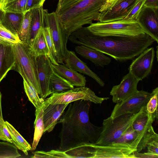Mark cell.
<instances>
[{"label": "cell", "mask_w": 158, "mask_h": 158, "mask_svg": "<svg viewBox=\"0 0 158 158\" xmlns=\"http://www.w3.org/2000/svg\"><path fill=\"white\" fill-rule=\"evenodd\" d=\"M72 43L99 51L121 62L133 60L155 41L146 34L137 36L98 35L81 27L68 38Z\"/></svg>", "instance_id": "obj_1"}, {"label": "cell", "mask_w": 158, "mask_h": 158, "mask_svg": "<svg viewBox=\"0 0 158 158\" xmlns=\"http://www.w3.org/2000/svg\"><path fill=\"white\" fill-rule=\"evenodd\" d=\"M90 102L81 99L69 103L58 120L57 123L62 125L59 136L60 150L65 151L83 144L96 142L102 127L95 126L90 122Z\"/></svg>", "instance_id": "obj_2"}, {"label": "cell", "mask_w": 158, "mask_h": 158, "mask_svg": "<svg viewBox=\"0 0 158 158\" xmlns=\"http://www.w3.org/2000/svg\"><path fill=\"white\" fill-rule=\"evenodd\" d=\"M106 0H59L55 12L69 36L93 21H98Z\"/></svg>", "instance_id": "obj_3"}, {"label": "cell", "mask_w": 158, "mask_h": 158, "mask_svg": "<svg viewBox=\"0 0 158 158\" xmlns=\"http://www.w3.org/2000/svg\"><path fill=\"white\" fill-rule=\"evenodd\" d=\"M13 47L15 62L12 70L17 71L21 76H26L40 96L36 57L28 44L19 43L13 45Z\"/></svg>", "instance_id": "obj_4"}, {"label": "cell", "mask_w": 158, "mask_h": 158, "mask_svg": "<svg viewBox=\"0 0 158 158\" xmlns=\"http://www.w3.org/2000/svg\"><path fill=\"white\" fill-rule=\"evenodd\" d=\"M140 112L123 114L114 117L110 116L104 120L102 132L95 144L107 146L111 144L132 125Z\"/></svg>", "instance_id": "obj_5"}, {"label": "cell", "mask_w": 158, "mask_h": 158, "mask_svg": "<svg viewBox=\"0 0 158 158\" xmlns=\"http://www.w3.org/2000/svg\"><path fill=\"white\" fill-rule=\"evenodd\" d=\"M93 34L98 35L137 36L146 34L136 22L115 21L92 23L87 27Z\"/></svg>", "instance_id": "obj_6"}, {"label": "cell", "mask_w": 158, "mask_h": 158, "mask_svg": "<svg viewBox=\"0 0 158 158\" xmlns=\"http://www.w3.org/2000/svg\"><path fill=\"white\" fill-rule=\"evenodd\" d=\"M46 17L56 52L57 62L63 64L67 55V44L69 36L55 12L49 13L47 10Z\"/></svg>", "instance_id": "obj_7"}, {"label": "cell", "mask_w": 158, "mask_h": 158, "mask_svg": "<svg viewBox=\"0 0 158 158\" xmlns=\"http://www.w3.org/2000/svg\"><path fill=\"white\" fill-rule=\"evenodd\" d=\"M108 97H100L89 88L80 87L69 90L64 93L51 94L50 97L46 99L45 103L57 104H67L79 100H84L95 104H101Z\"/></svg>", "instance_id": "obj_8"}, {"label": "cell", "mask_w": 158, "mask_h": 158, "mask_svg": "<svg viewBox=\"0 0 158 158\" xmlns=\"http://www.w3.org/2000/svg\"><path fill=\"white\" fill-rule=\"evenodd\" d=\"M146 106L142 107L132 125L133 128L139 135V142L137 148V152H138L145 149L148 142L158 135L152 126L155 119L152 114L147 111Z\"/></svg>", "instance_id": "obj_9"}, {"label": "cell", "mask_w": 158, "mask_h": 158, "mask_svg": "<svg viewBox=\"0 0 158 158\" xmlns=\"http://www.w3.org/2000/svg\"><path fill=\"white\" fill-rule=\"evenodd\" d=\"M152 94V92L150 93L143 90H138L126 100L116 103L110 116L114 117L127 113H138L143 107L146 105Z\"/></svg>", "instance_id": "obj_10"}, {"label": "cell", "mask_w": 158, "mask_h": 158, "mask_svg": "<svg viewBox=\"0 0 158 158\" xmlns=\"http://www.w3.org/2000/svg\"><path fill=\"white\" fill-rule=\"evenodd\" d=\"M153 47L148 48L133 60L128 68L129 72L139 81L151 73L155 57Z\"/></svg>", "instance_id": "obj_11"}, {"label": "cell", "mask_w": 158, "mask_h": 158, "mask_svg": "<svg viewBox=\"0 0 158 158\" xmlns=\"http://www.w3.org/2000/svg\"><path fill=\"white\" fill-rule=\"evenodd\" d=\"M136 22L145 33L158 43V7H148L144 5Z\"/></svg>", "instance_id": "obj_12"}, {"label": "cell", "mask_w": 158, "mask_h": 158, "mask_svg": "<svg viewBox=\"0 0 158 158\" xmlns=\"http://www.w3.org/2000/svg\"><path fill=\"white\" fill-rule=\"evenodd\" d=\"M36 65L41 98L44 99L52 94L50 85V79L54 70L52 63L47 55L36 57Z\"/></svg>", "instance_id": "obj_13"}, {"label": "cell", "mask_w": 158, "mask_h": 158, "mask_svg": "<svg viewBox=\"0 0 158 158\" xmlns=\"http://www.w3.org/2000/svg\"><path fill=\"white\" fill-rule=\"evenodd\" d=\"M139 81L130 72L125 75L120 84L114 86L110 92L113 102L116 103L122 102L136 93Z\"/></svg>", "instance_id": "obj_14"}, {"label": "cell", "mask_w": 158, "mask_h": 158, "mask_svg": "<svg viewBox=\"0 0 158 158\" xmlns=\"http://www.w3.org/2000/svg\"><path fill=\"white\" fill-rule=\"evenodd\" d=\"M95 148L94 158H135V150L127 145L121 143H112L107 146L93 144Z\"/></svg>", "instance_id": "obj_15"}, {"label": "cell", "mask_w": 158, "mask_h": 158, "mask_svg": "<svg viewBox=\"0 0 158 158\" xmlns=\"http://www.w3.org/2000/svg\"><path fill=\"white\" fill-rule=\"evenodd\" d=\"M137 0H121L109 10L101 12L98 21L112 22L121 20L131 10Z\"/></svg>", "instance_id": "obj_16"}, {"label": "cell", "mask_w": 158, "mask_h": 158, "mask_svg": "<svg viewBox=\"0 0 158 158\" xmlns=\"http://www.w3.org/2000/svg\"><path fill=\"white\" fill-rule=\"evenodd\" d=\"M69 104H52L43 102L41 107L43 110L44 132H49L53 130Z\"/></svg>", "instance_id": "obj_17"}, {"label": "cell", "mask_w": 158, "mask_h": 158, "mask_svg": "<svg viewBox=\"0 0 158 158\" xmlns=\"http://www.w3.org/2000/svg\"><path fill=\"white\" fill-rule=\"evenodd\" d=\"M64 62L68 68L89 76L95 80L102 87L104 86L103 81L89 68L85 63L77 57L74 51L68 50Z\"/></svg>", "instance_id": "obj_18"}, {"label": "cell", "mask_w": 158, "mask_h": 158, "mask_svg": "<svg viewBox=\"0 0 158 158\" xmlns=\"http://www.w3.org/2000/svg\"><path fill=\"white\" fill-rule=\"evenodd\" d=\"M15 62L13 45L0 43V82L8 72L12 70Z\"/></svg>", "instance_id": "obj_19"}, {"label": "cell", "mask_w": 158, "mask_h": 158, "mask_svg": "<svg viewBox=\"0 0 158 158\" xmlns=\"http://www.w3.org/2000/svg\"><path fill=\"white\" fill-rule=\"evenodd\" d=\"M76 52L85 59L94 63L96 66L103 67L109 64L111 59L102 52L94 49L81 45L75 47Z\"/></svg>", "instance_id": "obj_20"}, {"label": "cell", "mask_w": 158, "mask_h": 158, "mask_svg": "<svg viewBox=\"0 0 158 158\" xmlns=\"http://www.w3.org/2000/svg\"><path fill=\"white\" fill-rule=\"evenodd\" d=\"M24 14L5 12L0 9V23L14 34L18 35Z\"/></svg>", "instance_id": "obj_21"}, {"label": "cell", "mask_w": 158, "mask_h": 158, "mask_svg": "<svg viewBox=\"0 0 158 158\" xmlns=\"http://www.w3.org/2000/svg\"><path fill=\"white\" fill-rule=\"evenodd\" d=\"M52 66L55 72L73 86H85L86 82L85 77L77 72L68 68L64 64L56 65L52 64Z\"/></svg>", "instance_id": "obj_22"}, {"label": "cell", "mask_w": 158, "mask_h": 158, "mask_svg": "<svg viewBox=\"0 0 158 158\" xmlns=\"http://www.w3.org/2000/svg\"><path fill=\"white\" fill-rule=\"evenodd\" d=\"M43 6L31 10V22L29 45L31 47L34 40L42 27L43 18Z\"/></svg>", "instance_id": "obj_23"}, {"label": "cell", "mask_w": 158, "mask_h": 158, "mask_svg": "<svg viewBox=\"0 0 158 158\" xmlns=\"http://www.w3.org/2000/svg\"><path fill=\"white\" fill-rule=\"evenodd\" d=\"M50 82L52 94L64 93L74 88L73 86L54 70Z\"/></svg>", "instance_id": "obj_24"}, {"label": "cell", "mask_w": 158, "mask_h": 158, "mask_svg": "<svg viewBox=\"0 0 158 158\" xmlns=\"http://www.w3.org/2000/svg\"><path fill=\"white\" fill-rule=\"evenodd\" d=\"M95 148L93 144H83L64 151L70 158H94Z\"/></svg>", "instance_id": "obj_25"}, {"label": "cell", "mask_w": 158, "mask_h": 158, "mask_svg": "<svg viewBox=\"0 0 158 158\" xmlns=\"http://www.w3.org/2000/svg\"><path fill=\"white\" fill-rule=\"evenodd\" d=\"M139 142V135L137 132L134 129L131 125L112 144L121 143L126 144L137 151Z\"/></svg>", "instance_id": "obj_26"}, {"label": "cell", "mask_w": 158, "mask_h": 158, "mask_svg": "<svg viewBox=\"0 0 158 158\" xmlns=\"http://www.w3.org/2000/svg\"><path fill=\"white\" fill-rule=\"evenodd\" d=\"M5 123L11 135L13 144L18 149L27 155L28 151L32 150V147L30 144L11 124L7 121H5Z\"/></svg>", "instance_id": "obj_27"}, {"label": "cell", "mask_w": 158, "mask_h": 158, "mask_svg": "<svg viewBox=\"0 0 158 158\" xmlns=\"http://www.w3.org/2000/svg\"><path fill=\"white\" fill-rule=\"evenodd\" d=\"M30 47L36 57L42 55L49 57V52L42 25Z\"/></svg>", "instance_id": "obj_28"}, {"label": "cell", "mask_w": 158, "mask_h": 158, "mask_svg": "<svg viewBox=\"0 0 158 158\" xmlns=\"http://www.w3.org/2000/svg\"><path fill=\"white\" fill-rule=\"evenodd\" d=\"M43 112L42 107L35 110V118L34 123L35 131L31 147L32 150H34L36 149L44 133V127L43 120Z\"/></svg>", "instance_id": "obj_29"}, {"label": "cell", "mask_w": 158, "mask_h": 158, "mask_svg": "<svg viewBox=\"0 0 158 158\" xmlns=\"http://www.w3.org/2000/svg\"><path fill=\"white\" fill-rule=\"evenodd\" d=\"M23 79L24 91L29 101L33 104L36 109L40 108L44 99L40 98L36 90L31 83L27 77L22 76Z\"/></svg>", "instance_id": "obj_30"}, {"label": "cell", "mask_w": 158, "mask_h": 158, "mask_svg": "<svg viewBox=\"0 0 158 158\" xmlns=\"http://www.w3.org/2000/svg\"><path fill=\"white\" fill-rule=\"evenodd\" d=\"M47 10H44V14L42 26L48 49L49 55L48 57L51 62L53 64L57 65L58 64L56 60V54L54 45L52 39L50 29L48 27L46 17V12Z\"/></svg>", "instance_id": "obj_31"}, {"label": "cell", "mask_w": 158, "mask_h": 158, "mask_svg": "<svg viewBox=\"0 0 158 158\" xmlns=\"http://www.w3.org/2000/svg\"><path fill=\"white\" fill-rule=\"evenodd\" d=\"M31 22V11L26 12L24 14L18 36L22 43L29 44Z\"/></svg>", "instance_id": "obj_32"}, {"label": "cell", "mask_w": 158, "mask_h": 158, "mask_svg": "<svg viewBox=\"0 0 158 158\" xmlns=\"http://www.w3.org/2000/svg\"><path fill=\"white\" fill-rule=\"evenodd\" d=\"M21 156L18 148L7 141H0V158H15Z\"/></svg>", "instance_id": "obj_33"}, {"label": "cell", "mask_w": 158, "mask_h": 158, "mask_svg": "<svg viewBox=\"0 0 158 158\" xmlns=\"http://www.w3.org/2000/svg\"><path fill=\"white\" fill-rule=\"evenodd\" d=\"M27 0H8L4 11L25 13Z\"/></svg>", "instance_id": "obj_34"}, {"label": "cell", "mask_w": 158, "mask_h": 158, "mask_svg": "<svg viewBox=\"0 0 158 158\" xmlns=\"http://www.w3.org/2000/svg\"><path fill=\"white\" fill-rule=\"evenodd\" d=\"M146 1V0H137L133 8L127 16L123 19L116 21L127 22H136L138 15Z\"/></svg>", "instance_id": "obj_35"}, {"label": "cell", "mask_w": 158, "mask_h": 158, "mask_svg": "<svg viewBox=\"0 0 158 158\" xmlns=\"http://www.w3.org/2000/svg\"><path fill=\"white\" fill-rule=\"evenodd\" d=\"M0 40L12 45L22 43L18 36L13 34L0 23Z\"/></svg>", "instance_id": "obj_36"}, {"label": "cell", "mask_w": 158, "mask_h": 158, "mask_svg": "<svg viewBox=\"0 0 158 158\" xmlns=\"http://www.w3.org/2000/svg\"><path fill=\"white\" fill-rule=\"evenodd\" d=\"M33 158H69L64 151L61 150H52L48 152L37 151L33 152Z\"/></svg>", "instance_id": "obj_37"}, {"label": "cell", "mask_w": 158, "mask_h": 158, "mask_svg": "<svg viewBox=\"0 0 158 158\" xmlns=\"http://www.w3.org/2000/svg\"><path fill=\"white\" fill-rule=\"evenodd\" d=\"M153 94L147 103L146 107L148 112L152 114L155 119L158 118V87L153 89Z\"/></svg>", "instance_id": "obj_38"}, {"label": "cell", "mask_w": 158, "mask_h": 158, "mask_svg": "<svg viewBox=\"0 0 158 158\" xmlns=\"http://www.w3.org/2000/svg\"><path fill=\"white\" fill-rule=\"evenodd\" d=\"M146 147L148 149L147 153L158 155V138L149 141Z\"/></svg>", "instance_id": "obj_39"}, {"label": "cell", "mask_w": 158, "mask_h": 158, "mask_svg": "<svg viewBox=\"0 0 158 158\" xmlns=\"http://www.w3.org/2000/svg\"><path fill=\"white\" fill-rule=\"evenodd\" d=\"M44 1L43 0H27L25 13L35 8L43 6Z\"/></svg>", "instance_id": "obj_40"}, {"label": "cell", "mask_w": 158, "mask_h": 158, "mask_svg": "<svg viewBox=\"0 0 158 158\" xmlns=\"http://www.w3.org/2000/svg\"><path fill=\"white\" fill-rule=\"evenodd\" d=\"M121 0H106L105 3L100 10V12L101 13L109 10Z\"/></svg>", "instance_id": "obj_41"}, {"label": "cell", "mask_w": 158, "mask_h": 158, "mask_svg": "<svg viewBox=\"0 0 158 158\" xmlns=\"http://www.w3.org/2000/svg\"><path fill=\"white\" fill-rule=\"evenodd\" d=\"M135 158H158V155L149 154L147 152L144 153H139L135 151L133 153Z\"/></svg>", "instance_id": "obj_42"}, {"label": "cell", "mask_w": 158, "mask_h": 158, "mask_svg": "<svg viewBox=\"0 0 158 158\" xmlns=\"http://www.w3.org/2000/svg\"><path fill=\"white\" fill-rule=\"evenodd\" d=\"M1 129L2 130L4 135L8 140V141L13 144L11 135L5 123L2 125Z\"/></svg>", "instance_id": "obj_43"}, {"label": "cell", "mask_w": 158, "mask_h": 158, "mask_svg": "<svg viewBox=\"0 0 158 158\" xmlns=\"http://www.w3.org/2000/svg\"><path fill=\"white\" fill-rule=\"evenodd\" d=\"M144 5L148 7H158V0H146Z\"/></svg>", "instance_id": "obj_44"}, {"label": "cell", "mask_w": 158, "mask_h": 158, "mask_svg": "<svg viewBox=\"0 0 158 158\" xmlns=\"http://www.w3.org/2000/svg\"><path fill=\"white\" fill-rule=\"evenodd\" d=\"M2 94L0 91V129L1 128L2 126V125L5 123V121H4L2 114V106H1V101H2Z\"/></svg>", "instance_id": "obj_45"}, {"label": "cell", "mask_w": 158, "mask_h": 158, "mask_svg": "<svg viewBox=\"0 0 158 158\" xmlns=\"http://www.w3.org/2000/svg\"><path fill=\"white\" fill-rule=\"evenodd\" d=\"M8 0H0V9L3 11Z\"/></svg>", "instance_id": "obj_46"}, {"label": "cell", "mask_w": 158, "mask_h": 158, "mask_svg": "<svg viewBox=\"0 0 158 158\" xmlns=\"http://www.w3.org/2000/svg\"><path fill=\"white\" fill-rule=\"evenodd\" d=\"M0 140L8 141V140L4 135L2 130L0 129Z\"/></svg>", "instance_id": "obj_47"}, {"label": "cell", "mask_w": 158, "mask_h": 158, "mask_svg": "<svg viewBox=\"0 0 158 158\" xmlns=\"http://www.w3.org/2000/svg\"><path fill=\"white\" fill-rule=\"evenodd\" d=\"M156 58H157V60H158V46H157V47H156Z\"/></svg>", "instance_id": "obj_48"}, {"label": "cell", "mask_w": 158, "mask_h": 158, "mask_svg": "<svg viewBox=\"0 0 158 158\" xmlns=\"http://www.w3.org/2000/svg\"><path fill=\"white\" fill-rule=\"evenodd\" d=\"M7 43V44H8V43H7L4 41H3L1 40H0V43Z\"/></svg>", "instance_id": "obj_49"}, {"label": "cell", "mask_w": 158, "mask_h": 158, "mask_svg": "<svg viewBox=\"0 0 158 158\" xmlns=\"http://www.w3.org/2000/svg\"><path fill=\"white\" fill-rule=\"evenodd\" d=\"M44 0V1H45V0Z\"/></svg>", "instance_id": "obj_50"}]
</instances>
